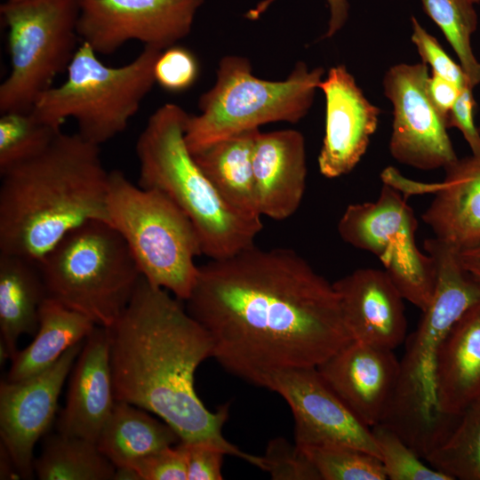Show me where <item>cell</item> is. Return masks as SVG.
Here are the masks:
<instances>
[{"label":"cell","instance_id":"obj_28","mask_svg":"<svg viewBox=\"0 0 480 480\" xmlns=\"http://www.w3.org/2000/svg\"><path fill=\"white\" fill-rule=\"evenodd\" d=\"M425 460L452 480H480V397L462 412Z\"/></svg>","mask_w":480,"mask_h":480},{"label":"cell","instance_id":"obj_4","mask_svg":"<svg viewBox=\"0 0 480 480\" xmlns=\"http://www.w3.org/2000/svg\"><path fill=\"white\" fill-rule=\"evenodd\" d=\"M423 244L436 267L435 292L416 330L406 339L396 388L380 423L425 460L460 416L444 415L438 408L436 363L451 328L480 300V281L464 268L459 252L448 244L433 236Z\"/></svg>","mask_w":480,"mask_h":480},{"label":"cell","instance_id":"obj_2","mask_svg":"<svg viewBox=\"0 0 480 480\" xmlns=\"http://www.w3.org/2000/svg\"><path fill=\"white\" fill-rule=\"evenodd\" d=\"M180 300L141 276L125 309L107 327L115 398L156 414L180 442L214 446L262 469L261 456L224 437L228 406L211 412L196 394L195 373L212 357V341Z\"/></svg>","mask_w":480,"mask_h":480},{"label":"cell","instance_id":"obj_23","mask_svg":"<svg viewBox=\"0 0 480 480\" xmlns=\"http://www.w3.org/2000/svg\"><path fill=\"white\" fill-rule=\"evenodd\" d=\"M259 128L237 132L192 154L221 198L236 211L262 217L258 209L252 156Z\"/></svg>","mask_w":480,"mask_h":480},{"label":"cell","instance_id":"obj_16","mask_svg":"<svg viewBox=\"0 0 480 480\" xmlns=\"http://www.w3.org/2000/svg\"><path fill=\"white\" fill-rule=\"evenodd\" d=\"M318 88L326 106L318 167L322 175L333 179L350 172L365 154L380 109L366 99L343 65L331 68Z\"/></svg>","mask_w":480,"mask_h":480},{"label":"cell","instance_id":"obj_33","mask_svg":"<svg viewBox=\"0 0 480 480\" xmlns=\"http://www.w3.org/2000/svg\"><path fill=\"white\" fill-rule=\"evenodd\" d=\"M262 460L263 470L274 480H321L304 450L284 437L268 442Z\"/></svg>","mask_w":480,"mask_h":480},{"label":"cell","instance_id":"obj_40","mask_svg":"<svg viewBox=\"0 0 480 480\" xmlns=\"http://www.w3.org/2000/svg\"><path fill=\"white\" fill-rule=\"evenodd\" d=\"M275 1L262 0L256 6L249 10L245 16L249 20H257ZM330 7V20L328 29L324 38L334 36L345 24L348 17L349 5L347 0H327Z\"/></svg>","mask_w":480,"mask_h":480},{"label":"cell","instance_id":"obj_7","mask_svg":"<svg viewBox=\"0 0 480 480\" xmlns=\"http://www.w3.org/2000/svg\"><path fill=\"white\" fill-rule=\"evenodd\" d=\"M161 52L144 46L131 62L111 67L82 42L67 68V79L44 92L31 111L58 129L73 118L77 132L100 146L123 132L139 111L156 83L154 66Z\"/></svg>","mask_w":480,"mask_h":480},{"label":"cell","instance_id":"obj_24","mask_svg":"<svg viewBox=\"0 0 480 480\" xmlns=\"http://www.w3.org/2000/svg\"><path fill=\"white\" fill-rule=\"evenodd\" d=\"M96 326L86 316L46 297L39 308L34 340L12 358L6 380L20 381L47 370L68 348L84 341Z\"/></svg>","mask_w":480,"mask_h":480},{"label":"cell","instance_id":"obj_11","mask_svg":"<svg viewBox=\"0 0 480 480\" xmlns=\"http://www.w3.org/2000/svg\"><path fill=\"white\" fill-rule=\"evenodd\" d=\"M417 228L400 190L384 182L375 201L349 204L337 225L341 239L377 257L404 299L423 311L433 297L436 272L431 257L416 244Z\"/></svg>","mask_w":480,"mask_h":480},{"label":"cell","instance_id":"obj_21","mask_svg":"<svg viewBox=\"0 0 480 480\" xmlns=\"http://www.w3.org/2000/svg\"><path fill=\"white\" fill-rule=\"evenodd\" d=\"M252 168L259 212L275 220L290 218L306 190L305 139L292 129L259 132Z\"/></svg>","mask_w":480,"mask_h":480},{"label":"cell","instance_id":"obj_9","mask_svg":"<svg viewBox=\"0 0 480 480\" xmlns=\"http://www.w3.org/2000/svg\"><path fill=\"white\" fill-rule=\"evenodd\" d=\"M324 69L300 61L285 80L268 81L252 73L240 56L220 60L214 85L201 95V113L188 116L185 140L194 154L237 132L271 122L297 123L312 106Z\"/></svg>","mask_w":480,"mask_h":480},{"label":"cell","instance_id":"obj_5","mask_svg":"<svg viewBox=\"0 0 480 480\" xmlns=\"http://www.w3.org/2000/svg\"><path fill=\"white\" fill-rule=\"evenodd\" d=\"M188 116L174 103L149 116L135 146L138 185L164 193L182 210L197 231L203 255L227 258L254 245L263 223L228 204L204 173L185 140Z\"/></svg>","mask_w":480,"mask_h":480},{"label":"cell","instance_id":"obj_19","mask_svg":"<svg viewBox=\"0 0 480 480\" xmlns=\"http://www.w3.org/2000/svg\"><path fill=\"white\" fill-rule=\"evenodd\" d=\"M442 182L422 184L404 179L399 172L392 177L394 185L433 193L435 197L421 219L434 236L459 252L480 246V156L458 158L444 168Z\"/></svg>","mask_w":480,"mask_h":480},{"label":"cell","instance_id":"obj_3","mask_svg":"<svg viewBox=\"0 0 480 480\" xmlns=\"http://www.w3.org/2000/svg\"><path fill=\"white\" fill-rule=\"evenodd\" d=\"M0 253L39 264L69 232L110 222L100 146L60 132L39 156L0 173Z\"/></svg>","mask_w":480,"mask_h":480},{"label":"cell","instance_id":"obj_10","mask_svg":"<svg viewBox=\"0 0 480 480\" xmlns=\"http://www.w3.org/2000/svg\"><path fill=\"white\" fill-rule=\"evenodd\" d=\"M0 12L11 62L0 85V112H28L78 48V0H7Z\"/></svg>","mask_w":480,"mask_h":480},{"label":"cell","instance_id":"obj_15","mask_svg":"<svg viewBox=\"0 0 480 480\" xmlns=\"http://www.w3.org/2000/svg\"><path fill=\"white\" fill-rule=\"evenodd\" d=\"M84 341L68 348L54 364L36 375L20 381H1V444L20 478L31 479L35 475V444L52 425L61 388Z\"/></svg>","mask_w":480,"mask_h":480},{"label":"cell","instance_id":"obj_35","mask_svg":"<svg viewBox=\"0 0 480 480\" xmlns=\"http://www.w3.org/2000/svg\"><path fill=\"white\" fill-rule=\"evenodd\" d=\"M411 20L412 25V42L416 46L422 62L432 68V74L452 81L460 88L468 85L467 76L460 65L457 64L445 52L436 38L426 31L415 17L412 16Z\"/></svg>","mask_w":480,"mask_h":480},{"label":"cell","instance_id":"obj_39","mask_svg":"<svg viewBox=\"0 0 480 480\" xmlns=\"http://www.w3.org/2000/svg\"><path fill=\"white\" fill-rule=\"evenodd\" d=\"M462 89L453 82L440 76L436 74L429 76L428 80L429 98L445 122Z\"/></svg>","mask_w":480,"mask_h":480},{"label":"cell","instance_id":"obj_13","mask_svg":"<svg viewBox=\"0 0 480 480\" xmlns=\"http://www.w3.org/2000/svg\"><path fill=\"white\" fill-rule=\"evenodd\" d=\"M428 77L427 64L401 63L389 68L382 82L393 105L390 154L398 163L423 171L444 169L459 158L446 122L429 98Z\"/></svg>","mask_w":480,"mask_h":480},{"label":"cell","instance_id":"obj_30","mask_svg":"<svg viewBox=\"0 0 480 480\" xmlns=\"http://www.w3.org/2000/svg\"><path fill=\"white\" fill-rule=\"evenodd\" d=\"M61 132L32 111L0 116V173L42 154Z\"/></svg>","mask_w":480,"mask_h":480},{"label":"cell","instance_id":"obj_27","mask_svg":"<svg viewBox=\"0 0 480 480\" xmlns=\"http://www.w3.org/2000/svg\"><path fill=\"white\" fill-rule=\"evenodd\" d=\"M115 469L97 443L60 433L46 439L34 461L40 480H112Z\"/></svg>","mask_w":480,"mask_h":480},{"label":"cell","instance_id":"obj_44","mask_svg":"<svg viewBox=\"0 0 480 480\" xmlns=\"http://www.w3.org/2000/svg\"><path fill=\"white\" fill-rule=\"evenodd\" d=\"M478 131H479V132H480V124H479V126H478Z\"/></svg>","mask_w":480,"mask_h":480},{"label":"cell","instance_id":"obj_14","mask_svg":"<svg viewBox=\"0 0 480 480\" xmlns=\"http://www.w3.org/2000/svg\"><path fill=\"white\" fill-rule=\"evenodd\" d=\"M261 387L279 394L290 406L296 444L344 445L380 458L371 428L332 390L317 367L273 372Z\"/></svg>","mask_w":480,"mask_h":480},{"label":"cell","instance_id":"obj_12","mask_svg":"<svg viewBox=\"0 0 480 480\" xmlns=\"http://www.w3.org/2000/svg\"><path fill=\"white\" fill-rule=\"evenodd\" d=\"M204 0H78L77 33L96 53L140 41L164 51L191 31Z\"/></svg>","mask_w":480,"mask_h":480},{"label":"cell","instance_id":"obj_25","mask_svg":"<svg viewBox=\"0 0 480 480\" xmlns=\"http://www.w3.org/2000/svg\"><path fill=\"white\" fill-rule=\"evenodd\" d=\"M47 297L39 265L25 258L0 253L1 344L10 359L22 334L35 335L39 308Z\"/></svg>","mask_w":480,"mask_h":480},{"label":"cell","instance_id":"obj_8","mask_svg":"<svg viewBox=\"0 0 480 480\" xmlns=\"http://www.w3.org/2000/svg\"><path fill=\"white\" fill-rule=\"evenodd\" d=\"M108 209L110 223L129 246L143 277L186 300L198 276L202 255L190 219L164 193L109 172Z\"/></svg>","mask_w":480,"mask_h":480},{"label":"cell","instance_id":"obj_18","mask_svg":"<svg viewBox=\"0 0 480 480\" xmlns=\"http://www.w3.org/2000/svg\"><path fill=\"white\" fill-rule=\"evenodd\" d=\"M332 284L353 340L394 350L406 340L404 299L383 269L358 268Z\"/></svg>","mask_w":480,"mask_h":480},{"label":"cell","instance_id":"obj_37","mask_svg":"<svg viewBox=\"0 0 480 480\" xmlns=\"http://www.w3.org/2000/svg\"><path fill=\"white\" fill-rule=\"evenodd\" d=\"M476 106L473 88L465 86L450 110L446 125L457 128L463 135L473 156H480V132L474 123V108Z\"/></svg>","mask_w":480,"mask_h":480},{"label":"cell","instance_id":"obj_29","mask_svg":"<svg viewBox=\"0 0 480 480\" xmlns=\"http://www.w3.org/2000/svg\"><path fill=\"white\" fill-rule=\"evenodd\" d=\"M425 12L440 28L456 53L468 85L480 84V62L471 44L477 28V14L472 0H421Z\"/></svg>","mask_w":480,"mask_h":480},{"label":"cell","instance_id":"obj_41","mask_svg":"<svg viewBox=\"0 0 480 480\" xmlns=\"http://www.w3.org/2000/svg\"><path fill=\"white\" fill-rule=\"evenodd\" d=\"M459 256L464 268L480 281V246L459 252Z\"/></svg>","mask_w":480,"mask_h":480},{"label":"cell","instance_id":"obj_45","mask_svg":"<svg viewBox=\"0 0 480 480\" xmlns=\"http://www.w3.org/2000/svg\"><path fill=\"white\" fill-rule=\"evenodd\" d=\"M12 1H17V0H12Z\"/></svg>","mask_w":480,"mask_h":480},{"label":"cell","instance_id":"obj_36","mask_svg":"<svg viewBox=\"0 0 480 480\" xmlns=\"http://www.w3.org/2000/svg\"><path fill=\"white\" fill-rule=\"evenodd\" d=\"M133 468L140 480H188L184 443L159 450L138 461Z\"/></svg>","mask_w":480,"mask_h":480},{"label":"cell","instance_id":"obj_38","mask_svg":"<svg viewBox=\"0 0 480 480\" xmlns=\"http://www.w3.org/2000/svg\"><path fill=\"white\" fill-rule=\"evenodd\" d=\"M183 443V442H182ZM188 480H220L223 478L221 467L223 457L221 450L206 444H187Z\"/></svg>","mask_w":480,"mask_h":480},{"label":"cell","instance_id":"obj_43","mask_svg":"<svg viewBox=\"0 0 480 480\" xmlns=\"http://www.w3.org/2000/svg\"><path fill=\"white\" fill-rule=\"evenodd\" d=\"M475 4L480 3V0H472Z\"/></svg>","mask_w":480,"mask_h":480},{"label":"cell","instance_id":"obj_34","mask_svg":"<svg viewBox=\"0 0 480 480\" xmlns=\"http://www.w3.org/2000/svg\"><path fill=\"white\" fill-rule=\"evenodd\" d=\"M198 73V62L193 52L175 44L162 51L154 66L156 83L172 92L191 87Z\"/></svg>","mask_w":480,"mask_h":480},{"label":"cell","instance_id":"obj_31","mask_svg":"<svg viewBox=\"0 0 480 480\" xmlns=\"http://www.w3.org/2000/svg\"><path fill=\"white\" fill-rule=\"evenodd\" d=\"M300 447L318 471L321 480L387 479L380 459L365 451L344 445Z\"/></svg>","mask_w":480,"mask_h":480},{"label":"cell","instance_id":"obj_20","mask_svg":"<svg viewBox=\"0 0 480 480\" xmlns=\"http://www.w3.org/2000/svg\"><path fill=\"white\" fill-rule=\"evenodd\" d=\"M116 403L107 327L97 325L77 356L59 433L97 443Z\"/></svg>","mask_w":480,"mask_h":480},{"label":"cell","instance_id":"obj_1","mask_svg":"<svg viewBox=\"0 0 480 480\" xmlns=\"http://www.w3.org/2000/svg\"><path fill=\"white\" fill-rule=\"evenodd\" d=\"M185 301L212 357L260 387L271 372L317 367L353 340L333 284L289 248L254 244L210 260Z\"/></svg>","mask_w":480,"mask_h":480},{"label":"cell","instance_id":"obj_17","mask_svg":"<svg viewBox=\"0 0 480 480\" xmlns=\"http://www.w3.org/2000/svg\"><path fill=\"white\" fill-rule=\"evenodd\" d=\"M317 370L351 412L371 428L382 421L391 404L400 361L391 349L351 340Z\"/></svg>","mask_w":480,"mask_h":480},{"label":"cell","instance_id":"obj_22","mask_svg":"<svg viewBox=\"0 0 480 480\" xmlns=\"http://www.w3.org/2000/svg\"><path fill=\"white\" fill-rule=\"evenodd\" d=\"M436 393L440 412L459 416L480 397V300L451 328L436 357Z\"/></svg>","mask_w":480,"mask_h":480},{"label":"cell","instance_id":"obj_26","mask_svg":"<svg viewBox=\"0 0 480 480\" xmlns=\"http://www.w3.org/2000/svg\"><path fill=\"white\" fill-rule=\"evenodd\" d=\"M180 442L178 434L164 421L141 408L116 400L97 445L115 467H132L143 458Z\"/></svg>","mask_w":480,"mask_h":480},{"label":"cell","instance_id":"obj_42","mask_svg":"<svg viewBox=\"0 0 480 480\" xmlns=\"http://www.w3.org/2000/svg\"><path fill=\"white\" fill-rule=\"evenodd\" d=\"M115 480H140L137 471L132 467H116Z\"/></svg>","mask_w":480,"mask_h":480},{"label":"cell","instance_id":"obj_32","mask_svg":"<svg viewBox=\"0 0 480 480\" xmlns=\"http://www.w3.org/2000/svg\"><path fill=\"white\" fill-rule=\"evenodd\" d=\"M380 458L390 480H452L448 475L427 466L418 454L391 428L379 423L371 428Z\"/></svg>","mask_w":480,"mask_h":480},{"label":"cell","instance_id":"obj_6","mask_svg":"<svg viewBox=\"0 0 480 480\" xmlns=\"http://www.w3.org/2000/svg\"><path fill=\"white\" fill-rule=\"evenodd\" d=\"M47 297L109 327L142 276L125 240L108 221L69 232L38 264Z\"/></svg>","mask_w":480,"mask_h":480}]
</instances>
